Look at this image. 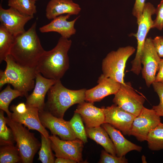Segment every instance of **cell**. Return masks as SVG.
I'll return each mask as SVG.
<instances>
[{
	"instance_id": "1",
	"label": "cell",
	"mask_w": 163,
	"mask_h": 163,
	"mask_svg": "<svg viewBox=\"0 0 163 163\" xmlns=\"http://www.w3.org/2000/svg\"><path fill=\"white\" fill-rule=\"evenodd\" d=\"M72 43L61 37L53 49L45 51L40 57L36 67L38 72L46 78L60 80L69 68L68 52Z\"/></svg>"
},
{
	"instance_id": "2",
	"label": "cell",
	"mask_w": 163,
	"mask_h": 163,
	"mask_svg": "<svg viewBox=\"0 0 163 163\" xmlns=\"http://www.w3.org/2000/svg\"><path fill=\"white\" fill-rule=\"evenodd\" d=\"M36 21L24 33L15 37L10 54L22 66L36 67L45 50L36 32Z\"/></svg>"
},
{
	"instance_id": "3",
	"label": "cell",
	"mask_w": 163,
	"mask_h": 163,
	"mask_svg": "<svg viewBox=\"0 0 163 163\" xmlns=\"http://www.w3.org/2000/svg\"><path fill=\"white\" fill-rule=\"evenodd\" d=\"M5 69L0 71V89L6 84L11 85L14 89L21 92L26 97L28 92L34 88L38 71L36 67L24 66L17 63L8 55L4 60Z\"/></svg>"
},
{
	"instance_id": "4",
	"label": "cell",
	"mask_w": 163,
	"mask_h": 163,
	"mask_svg": "<svg viewBox=\"0 0 163 163\" xmlns=\"http://www.w3.org/2000/svg\"><path fill=\"white\" fill-rule=\"evenodd\" d=\"M86 90H70L65 87L60 80L57 81L47 92L44 109L56 117L63 118L65 112L70 107L85 101Z\"/></svg>"
},
{
	"instance_id": "5",
	"label": "cell",
	"mask_w": 163,
	"mask_h": 163,
	"mask_svg": "<svg viewBox=\"0 0 163 163\" xmlns=\"http://www.w3.org/2000/svg\"><path fill=\"white\" fill-rule=\"evenodd\" d=\"M7 125L11 129L15 141L23 163L33 162L34 157L41 146L40 143L34 134L22 124L6 117Z\"/></svg>"
},
{
	"instance_id": "6",
	"label": "cell",
	"mask_w": 163,
	"mask_h": 163,
	"mask_svg": "<svg viewBox=\"0 0 163 163\" xmlns=\"http://www.w3.org/2000/svg\"><path fill=\"white\" fill-rule=\"evenodd\" d=\"M135 50L134 47L128 46L109 52L102 60V74L121 84H125L124 77L126 63Z\"/></svg>"
},
{
	"instance_id": "7",
	"label": "cell",
	"mask_w": 163,
	"mask_h": 163,
	"mask_svg": "<svg viewBox=\"0 0 163 163\" xmlns=\"http://www.w3.org/2000/svg\"><path fill=\"white\" fill-rule=\"evenodd\" d=\"M156 8L151 3H145L142 15L137 24L138 29L135 35L137 40V47L135 58L131 62L130 71L138 75L141 72V57L146 36L150 30L153 28L154 21L152 15L155 13Z\"/></svg>"
},
{
	"instance_id": "8",
	"label": "cell",
	"mask_w": 163,
	"mask_h": 163,
	"mask_svg": "<svg viewBox=\"0 0 163 163\" xmlns=\"http://www.w3.org/2000/svg\"><path fill=\"white\" fill-rule=\"evenodd\" d=\"M145 101L142 96L138 94L134 90L130 83L121 84L113 100L114 104L135 117L140 113Z\"/></svg>"
},
{
	"instance_id": "9",
	"label": "cell",
	"mask_w": 163,
	"mask_h": 163,
	"mask_svg": "<svg viewBox=\"0 0 163 163\" xmlns=\"http://www.w3.org/2000/svg\"><path fill=\"white\" fill-rule=\"evenodd\" d=\"M160 122V116L153 109L143 107L133 121L130 136H134L140 142L146 141L149 133Z\"/></svg>"
},
{
	"instance_id": "10",
	"label": "cell",
	"mask_w": 163,
	"mask_h": 163,
	"mask_svg": "<svg viewBox=\"0 0 163 163\" xmlns=\"http://www.w3.org/2000/svg\"><path fill=\"white\" fill-rule=\"evenodd\" d=\"M161 59L155 50L152 39L151 37L146 38L141 57V63L143 66L141 72L148 87L155 82Z\"/></svg>"
},
{
	"instance_id": "11",
	"label": "cell",
	"mask_w": 163,
	"mask_h": 163,
	"mask_svg": "<svg viewBox=\"0 0 163 163\" xmlns=\"http://www.w3.org/2000/svg\"><path fill=\"white\" fill-rule=\"evenodd\" d=\"M51 148L57 158H63L74 160L78 163L83 161L82 152L84 142L76 138L70 140L60 139L56 136H49Z\"/></svg>"
},
{
	"instance_id": "12",
	"label": "cell",
	"mask_w": 163,
	"mask_h": 163,
	"mask_svg": "<svg viewBox=\"0 0 163 163\" xmlns=\"http://www.w3.org/2000/svg\"><path fill=\"white\" fill-rule=\"evenodd\" d=\"M39 116L43 125L45 128L48 129L53 135H57L64 140L77 138L69 121L56 117L45 110L39 111Z\"/></svg>"
},
{
	"instance_id": "13",
	"label": "cell",
	"mask_w": 163,
	"mask_h": 163,
	"mask_svg": "<svg viewBox=\"0 0 163 163\" xmlns=\"http://www.w3.org/2000/svg\"><path fill=\"white\" fill-rule=\"evenodd\" d=\"M104 123L110 124L124 135L130 136L132 124L136 117L115 104L104 107Z\"/></svg>"
},
{
	"instance_id": "14",
	"label": "cell",
	"mask_w": 163,
	"mask_h": 163,
	"mask_svg": "<svg viewBox=\"0 0 163 163\" xmlns=\"http://www.w3.org/2000/svg\"><path fill=\"white\" fill-rule=\"evenodd\" d=\"M34 18L23 14L14 8L10 7L7 9L0 5V21L14 36H16L24 33L25 24Z\"/></svg>"
},
{
	"instance_id": "15",
	"label": "cell",
	"mask_w": 163,
	"mask_h": 163,
	"mask_svg": "<svg viewBox=\"0 0 163 163\" xmlns=\"http://www.w3.org/2000/svg\"><path fill=\"white\" fill-rule=\"evenodd\" d=\"M35 80L34 89L32 93L26 97L25 104L27 106L37 108L40 111L45 109L44 100L46 94L56 81L46 78L38 72Z\"/></svg>"
},
{
	"instance_id": "16",
	"label": "cell",
	"mask_w": 163,
	"mask_h": 163,
	"mask_svg": "<svg viewBox=\"0 0 163 163\" xmlns=\"http://www.w3.org/2000/svg\"><path fill=\"white\" fill-rule=\"evenodd\" d=\"M98 85L94 88L86 90L85 100L88 102L100 101L105 97L115 94L119 89L121 84L101 74L97 82Z\"/></svg>"
},
{
	"instance_id": "17",
	"label": "cell",
	"mask_w": 163,
	"mask_h": 163,
	"mask_svg": "<svg viewBox=\"0 0 163 163\" xmlns=\"http://www.w3.org/2000/svg\"><path fill=\"white\" fill-rule=\"evenodd\" d=\"M12 111L10 118L12 120L24 125L29 129L36 130L46 138H49L48 132L40 121L39 110L37 108L27 106L26 109L23 112Z\"/></svg>"
},
{
	"instance_id": "18",
	"label": "cell",
	"mask_w": 163,
	"mask_h": 163,
	"mask_svg": "<svg viewBox=\"0 0 163 163\" xmlns=\"http://www.w3.org/2000/svg\"><path fill=\"white\" fill-rule=\"evenodd\" d=\"M94 103L84 102L78 104L74 112L80 114L86 127L101 126L105 123L104 107L95 106Z\"/></svg>"
},
{
	"instance_id": "19",
	"label": "cell",
	"mask_w": 163,
	"mask_h": 163,
	"mask_svg": "<svg viewBox=\"0 0 163 163\" xmlns=\"http://www.w3.org/2000/svg\"><path fill=\"white\" fill-rule=\"evenodd\" d=\"M70 15L69 14L62 15L55 18L49 23L40 27V31L42 33L56 32L60 34L62 37L69 39L75 34L76 30L74 25L80 16L79 15L74 20L69 21L67 20Z\"/></svg>"
},
{
	"instance_id": "20",
	"label": "cell",
	"mask_w": 163,
	"mask_h": 163,
	"mask_svg": "<svg viewBox=\"0 0 163 163\" xmlns=\"http://www.w3.org/2000/svg\"><path fill=\"white\" fill-rule=\"evenodd\" d=\"M101 126L106 131L115 146L116 155L125 156L129 152L135 150L141 152L142 147L135 144L126 139L120 131L110 124L104 123Z\"/></svg>"
},
{
	"instance_id": "21",
	"label": "cell",
	"mask_w": 163,
	"mask_h": 163,
	"mask_svg": "<svg viewBox=\"0 0 163 163\" xmlns=\"http://www.w3.org/2000/svg\"><path fill=\"white\" fill-rule=\"evenodd\" d=\"M81 8L80 5L72 0H50L46 8V15L50 20L64 14H78Z\"/></svg>"
},
{
	"instance_id": "22",
	"label": "cell",
	"mask_w": 163,
	"mask_h": 163,
	"mask_svg": "<svg viewBox=\"0 0 163 163\" xmlns=\"http://www.w3.org/2000/svg\"><path fill=\"white\" fill-rule=\"evenodd\" d=\"M85 129L88 137L102 146L109 153L116 155L114 144L108 134L102 127H85Z\"/></svg>"
},
{
	"instance_id": "23",
	"label": "cell",
	"mask_w": 163,
	"mask_h": 163,
	"mask_svg": "<svg viewBox=\"0 0 163 163\" xmlns=\"http://www.w3.org/2000/svg\"><path fill=\"white\" fill-rule=\"evenodd\" d=\"M15 37L4 26L0 25V62L10 54Z\"/></svg>"
},
{
	"instance_id": "24",
	"label": "cell",
	"mask_w": 163,
	"mask_h": 163,
	"mask_svg": "<svg viewBox=\"0 0 163 163\" xmlns=\"http://www.w3.org/2000/svg\"><path fill=\"white\" fill-rule=\"evenodd\" d=\"M22 94L19 91L12 89L9 84L0 93V109L5 112L8 117L10 118L11 113L9 110V106L11 101L19 97H23Z\"/></svg>"
},
{
	"instance_id": "25",
	"label": "cell",
	"mask_w": 163,
	"mask_h": 163,
	"mask_svg": "<svg viewBox=\"0 0 163 163\" xmlns=\"http://www.w3.org/2000/svg\"><path fill=\"white\" fill-rule=\"evenodd\" d=\"M146 141L149 149L152 151L163 149V123L160 122L148 133Z\"/></svg>"
},
{
	"instance_id": "26",
	"label": "cell",
	"mask_w": 163,
	"mask_h": 163,
	"mask_svg": "<svg viewBox=\"0 0 163 163\" xmlns=\"http://www.w3.org/2000/svg\"><path fill=\"white\" fill-rule=\"evenodd\" d=\"M22 162L18 149L14 145H1L0 163H16Z\"/></svg>"
},
{
	"instance_id": "27",
	"label": "cell",
	"mask_w": 163,
	"mask_h": 163,
	"mask_svg": "<svg viewBox=\"0 0 163 163\" xmlns=\"http://www.w3.org/2000/svg\"><path fill=\"white\" fill-rule=\"evenodd\" d=\"M35 2L32 0H8V5L13 7L21 13L34 16L37 11Z\"/></svg>"
},
{
	"instance_id": "28",
	"label": "cell",
	"mask_w": 163,
	"mask_h": 163,
	"mask_svg": "<svg viewBox=\"0 0 163 163\" xmlns=\"http://www.w3.org/2000/svg\"><path fill=\"white\" fill-rule=\"evenodd\" d=\"M41 135V145L39 152L38 160L42 163H53L55 160L52 152L51 141L49 138H47Z\"/></svg>"
},
{
	"instance_id": "29",
	"label": "cell",
	"mask_w": 163,
	"mask_h": 163,
	"mask_svg": "<svg viewBox=\"0 0 163 163\" xmlns=\"http://www.w3.org/2000/svg\"><path fill=\"white\" fill-rule=\"evenodd\" d=\"M4 111H0V145H14V139L12 131L7 126Z\"/></svg>"
},
{
	"instance_id": "30",
	"label": "cell",
	"mask_w": 163,
	"mask_h": 163,
	"mask_svg": "<svg viewBox=\"0 0 163 163\" xmlns=\"http://www.w3.org/2000/svg\"><path fill=\"white\" fill-rule=\"evenodd\" d=\"M69 121L76 138L82 141L84 143H87L88 136L83 120L80 114L74 112Z\"/></svg>"
},
{
	"instance_id": "31",
	"label": "cell",
	"mask_w": 163,
	"mask_h": 163,
	"mask_svg": "<svg viewBox=\"0 0 163 163\" xmlns=\"http://www.w3.org/2000/svg\"><path fill=\"white\" fill-rule=\"evenodd\" d=\"M152 85L160 100L159 104L153 106L152 109L160 117H163V83L154 82Z\"/></svg>"
},
{
	"instance_id": "32",
	"label": "cell",
	"mask_w": 163,
	"mask_h": 163,
	"mask_svg": "<svg viewBox=\"0 0 163 163\" xmlns=\"http://www.w3.org/2000/svg\"><path fill=\"white\" fill-rule=\"evenodd\" d=\"M128 160L125 157H118L109 153L105 150L101 151L100 163H127Z\"/></svg>"
},
{
	"instance_id": "33",
	"label": "cell",
	"mask_w": 163,
	"mask_h": 163,
	"mask_svg": "<svg viewBox=\"0 0 163 163\" xmlns=\"http://www.w3.org/2000/svg\"><path fill=\"white\" fill-rule=\"evenodd\" d=\"M156 17L154 20L153 28H156L161 30L163 28V0L158 5L156 8Z\"/></svg>"
},
{
	"instance_id": "34",
	"label": "cell",
	"mask_w": 163,
	"mask_h": 163,
	"mask_svg": "<svg viewBox=\"0 0 163 163\" xmlns=\"http://www.w3.org/2000/svg\"><path fill=\"white\" fill-rule=\"evenodd\" d=\"M145 0H135L132 14L137 19V23L138 22L141 16L145 3Z\"/></svg>"
},
{
	"instance_id": "35",
	"label": "cell",
	"mask_w": 163,
	"mask_h": 163,
	"mask_svg": "<svg viewBox=\"0 0 163 163\" xmlns=\"http://www.w3.org/2000/svg\"><path fill=\"white\" fill-rule=\"evenodd\" d=\"M152 42L158 55L163 58V37L157 36L152 39Z\"/></svg>"
},
{
	"instance_id": "36",
	"label": "cell",
	"mask_w": 163,
	"mask_h": 163,
	"mask_svg": "<svg viewBox=\"0 0 163 163\" xmlns=\"http://www.w3.org/2000/svg\"><path fill=\"white\" fill-rule=\"evenodd\" d=\"M158 72L156 76L155 82L163 83V58L161 59L159 62Z\"/></svg>"
},
{
	"instance_id": "37",
	"label": "cell",
	"mask_w": 163,
	"mask_h": 163,
	"mask_svg": "<svg viewBox=\"0 0 163 163\" xmlns=\"http://www.w3.org/2000/svg\"><path fill=\"white\" fill-rule=\"evenodd\" d=\"M55 163H76L75 161L70 159L63 158H57L55 160Z\"/></svg>"
},
{
	"instance_id": "38",
	"label": "cell",
	"mask_w": 163,
	"mask_h": 163,
	"mask_svg": "<svg viewBox=\"0 0 163 163\" xmlns=\"http://www.w3.org/2000/svg\"><path fill=\"white\" fill-rule=\"evenodd\" d=\"M32 0L36 2V1L38 0Z\"/></svg>"
}]
</instances>
